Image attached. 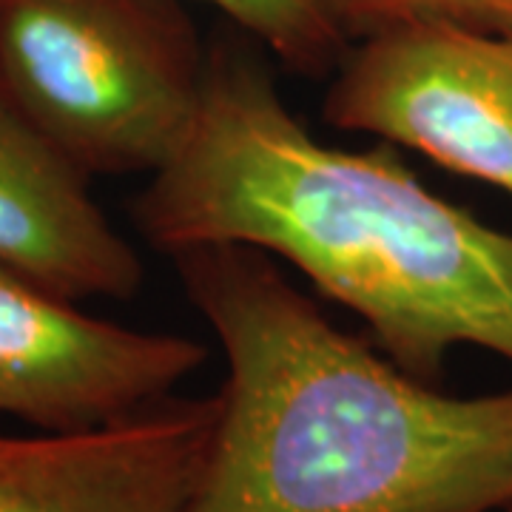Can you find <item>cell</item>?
Masks as SVG:
<instances>
[{
    "mask_svg": "<svg viewBox=\"0 0 512 512\" xmlns=\"http://www.w3.org/2000/svg\"><path fill=\"white\" fill-rule=\"evenodd\" d=\"M89 183L0 94V262L74 302L128 299L143 262Z\"/></svg>",
    "mask_w": 512,
    "mask_h": 512,
    "instance_id": "obj_7",
    "label": "cell"
},
{
    "mask_svg": "<svg viewBox=\"0 0 512 512\" xmlns=\"http://www.w3.org/2000/svg\"><path fill=\"white\" fill-rule=\"evenodd\" d=\"M501 512H512V504H510V507H504V510H501Z\"/></svg>",
    "mask_w": 512,
    "mask_h": 512,
    "instance_id": "obj_10",
    "label": "cell"
},
{
    "mask_svg": "<svg viewBox=\"0 0 512 512\" xmlns=\"http://www.w3.org/2000/svg\"><path fill=\"white\" fill-rule=\"evenodd\" d=\"M348 40L419 23L512 29V0H316Z\"/></svg>",
    "mask_w": 512,
    "mask_h": 512,
    "instance_id": "obj_9",
    "label": "cell"
},
{
    "mask_svg": "<svg viewBox=\"0 0 512 512\" xmlns=\"http://www.w3.org/2000/svg\"><path fill=\"white\" fill-rule=\"evenodd\" d=\"M205 359L197 339L97 319L0 262V413L40 433L131 419Z\"/></svg>",
    "mask_w": 512,
    "mask_h": 512,
    "instance_id": "obj_5",
    "label": "cell"
},
{
    "mask_svg": "<svg viewBox=\"0 0 512 512\" xmlns=\"http://www.w3.org/2000/svg\"><path fill=\"white\" fill-rule=\"evenodd\" d=\"M228 376L185 512H501L512 390L447 396L339 330L271 254L168 256Z\"/></svg>",
    "mask_w": 512,
    "mask_h": 512,
    "instance_id": "obj_2",
    "label": "cell"
},
{
    "mask_svg": "<svg viewBox=\"0 0 512 512\" xmlns=\"http://www.w3.org/2000/svg\"><path fill=\"white\" fill-rule=\"evenodd\" d=\"M208 3L288 69L316 77L339 66L348 37L316 0H191Z\"/></svg>",
    "mask_w": 512,
    "mask_h": 512,
    "instance_id": "obj_8",
    "label": "cell"
},
{
    "mask_svg": "<svg viewBox=\"0 0 512 512\" xmlns=\"http://www.w3.org/2000/svg\"><path fill=\"white\" fill-rule=\"evenodd\" d=\"M217 413L168 396L97 430L0 436V512H185Z\"/></svg>",
    "mask_w": 512,
    "mask_h": 512,
    "instance_id": "obj_6",
    "label": "cell"
},
{
    "mask_svg": "<svg viewBox=\"0 0 512 512\" xmlns=\"http://www.w3.org/2000/svg\"><path fill=\"white\" fill-rule=\"evenodd\" d=\"M256 40H217L197 126L131 217L165 256L248 245L282 256L436 382L453 348L512 365V234L436 197L390 143L325 146L285 106Z\"/></svg>",
    "mask_w": 512,
    "mask_h": 512,
    "instance_id": "obj_1",
    "label": "cell"
},
{
    "mask_svg": "<svg viewBox=\"0 0 512 512\" xmlns=\"http://www.w3.org/2000/svg\"><path fill=\"white\" fill-rule=\"evenodd\" d=\"M325 120L512 197V29L419 23L365 37L336 66Z\"/></svg>",
    "mask_w": 512,
    "mask_h": 512,
    "instance_id": "obj_4",
    "label": "cell"
},
{
    "mask_svg": "<svg viewBox=\"0 0 512 512\" xmlns=\"http://www.w3.org/2000/svg\"><path fill=\"white\" fill-rule=\"evenodd\" d=\"M188 3L0 0V94L89 180L157 174L205 94Z\"/></svg>",
    "mask_w": 512,
    "mask_h": 512,
    "instance_id": "obj_3",
    "label": "cell"
}]
</instances>
